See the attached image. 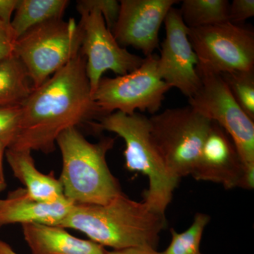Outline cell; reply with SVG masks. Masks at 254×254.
I'll list each match as a JSON object with an SVG mask.
<instances>
[{
  "instance_id": "obj_7",
  "label": "cell",
  "mask_w": 254,
  "mask_h": 254,
  "mask_svg": "<svg viewBox=\"0 0 254 254\" xmlns=\"http://www.w3.org/2000/svg\"><path fill=\"white\" fill-rule=\"evenodd\" d=\"M201 86L191 98L190 108L218 124L236 145L247 173L254 177V121L240 108L221 75L197 65Z\"/></svg>"
},
{
  "instance_id": "obj_8",
  "label": "cell",
  "mask_w": 254,
  "mask_h": 254,
  "mask_svg": "<svg viewBox=\"0 0 254 254\" xmlns=\"http://www.w3.org/2000/svg\"><path fill=\"white\" fill-rule=\"evenodd\" d=\"M158 60V55H150L131 72L101 78L93 100L105 116L115 111L132 115L136 110L153 115L160 109L171 87L159 76Z\"/></svg>"
},
{
  "instance_id": "obj_26",
  "label": "cell",
  "mask_w": 254,
  "mask_h": 254,
  "mask_svg": "<svg viewBox=\"0 0 254 254\" xmlns=\"http://www.w3.org/2000/svg\"><path fill=\"white\" fill-rule=\"evenodd\" d=\"M18 0H0V21L11 24Z\"/></svg>"
},
{
  "instance_id": "obj_29",
  "label": "cell",
  "mask_w": 254,
  "mask_h": 254,
  "mask_svg": "<svg viewBox=\"0 0 254 254\" xmlns=\"http://www.w3.org/2000/svg\"><path fill=\"white\" fill-rule=\"evenodd\" d=\"M0 254H18L4 241L0 240Z\"/></svg>"
},
{
  "instance_id": "obj_11",
  "label": "cell",
  "mask_w": 254,
  "mask_h": 254,
  "mask_svg": "<svg viewBox=\"0 0 254 254\" xmlns=\"http://www.w3.org/2000/svg\"><path fill=\"white\" fill-rule=\"evenodd\" d=\"M164 23L165 38L157 64L159 76L171 88L191 98L199 90L201 80L196 70L198 57L189 40V28L175 7L168 11Z\"/></svg>"
},
{
  "instance_id": "obj_3",
  "label": "cell",
  "mask_w": 254,
  "mask_h": 254,
  "mask_svg": "<svg viewBox=\"0 0 254 254\" xmlns=\"http://www.w3.org/2000/svg\"><path fill=\"white\" fill-rule=\"evenodd\" d=\"M115 143L111 137L91 143L76 127L60 133L56 140L63 158L59 180L66 199L75 205H104L123 193L106 160Z\"/></svg>"
},
{
  "instance_id": "obj_16",
  "label": "cell",
  "mask_w": 254,
  "mask_h": 254,
  "mask_svg": "<svg viewBox=\"0 0 254 254\" xmlns=\"http://www.w3.org/2000/svg\"><path fill=\"white\" fill-rule=\"evenodd\" d=\"M31 150L7 148L5 152L10 168L25 186L33 199L42 202H56L65 198L59 179L53 172L46 175L37 169Z\"/></svg>"
},
{
  "instance_id": "obj_12",
  "label": "cell",
  "mask_w": 254,
  "mask_h": 254,
  "mask_svg": "<svg viewBox=\"0 0 254 254\" xmlns=\"http://www.w3.org/2000/svg\"><path fill=\"white\" fill-rule=\"evenodd\" d=\"M190 175L197 181L213 182L227 190H254V177L247 173L233 140L213 122Z\"/></svg>"
},
{
  "instance_id": "obj_14",
  "label": "cell",
  "mask_w": 254,
  "mask_h": 254,
  "mask_svg": "<svg viewBox=\"0 0 254 254\" xmlns=\"http://www.w3.org/2000/svg\"><path fill=\"white\" fill-rule=\"evenodd\" d=\"M74 205L66 198L56 202L33 199L24 188H18L0 199V228L11 224L38 223L59 226Z\"/></svg>"
},
{
  "instance_id": "obj_13",
  "label": "cell",
  "mask_w": 254,
  "mask_h": 254,
  "mask_svg": "<svg viewBox=\"0 0 254 254\" xmlns=\"http://www.w3.org/2000/svg\"><path fill=\"white\" fill-rule=\"evenodd\" d=\"M177 0H122L117 22L112 29L120 46L141 50L145 58L159 48L158 33Z\"/></svg>"
},
{
  "instance_id": "obj_20",
  "label": "cell",
  "mask_w": 254,
  "mask_h": 254,
  "mask_svg": "<svg viewBox=\"0 0 254 254\" xmlns=\"http://www.w3.org/2000/svg\"><path fill=\"white\" fill-rule=\"evenodd\" d=\"M210 217L205 213H195L191 225L182 232L171 229V242L163 254H203L200 252V243L205 227Z\"/></svg>"
},
{
  "instance_id": "obj_18",
  "label": "cell",
  "mask_w": 254,
  "mask_h": 254,
  "mask_svg": "<svg viewBox=\"0 0 254 254\" xmlns=\"http://www.w3.org/2000/svg\"><path fill=\"white\" fill-rule=\"evenodd\" d=\"M33 88L22 63L16 56L0 61V106L21 105Z\"/></svg>"
},
{
  "instance_id": "obj_6",
  "label": "cell",
  "mask_w": 254,
  "mask_h": 254,
  "mask_svg": "<svg viewBox=\"0 0 254 254\" xmlns=\"http://www.w3.org/2000/svg\"><path fill=\"white\" fill-rule=\"evenodd\" d=\"M82 31L73 18L51 20L31 28L16 42L14 55L26 68L33 88L43 84L81 51Z\"/></svg>"
},
{
  "instance_id": "obj_25",
  "label": "cell",
  "mask_w": 254,
  "mask_h": 254,
  "mask_svg": "<svg viewBox=\"0 0 254 254\" xmlns=\"http://www.w3.org/2000/svg\"><path fill=\"white\" fill-rule=\"evenodd\" d=\"M16 41L11 26L0 21V61L14 56Z\"/></svg>"
},
{
  "instance_id": "obj_10",
  "label": "cell",
  "mask_w": 254,
  "mask_h": 254,
  "mask_svg": "<svg viewBox=\"0 0 254 254\" xmlns=\"http://www.w3.org/2000/svg\"><path fill=\"white\" fill-rule=\"evenodd\" d=\"M76 9L81 17L78 23L82 31L81 52L86 58L93 97L105 71L110 70L123 76L139 67L144 58L132 54L119 44L99 11L78 2Z\"/></svg>"
},
{
  "instance_id": "obj_22",
  "label": "cell",
  "mask_w": 254,
  "mask_h": 254,
  "mask_svg": "<svg viewBox=\"0 0 254 254\" xmlns=\"http://www.w3.org/2000/svg\"><path fill=\"white\" fill-rule=\"evenodd\" d=\"M21 115V105L0 106V138L7 142L9 146L17 135Z\"/></svg>"
},
{
  "instance_id": "obj_4",
  "label": "cell",
  "mask_w": 254,
  "mask_h": 254,
  "mask_svg": "<svg viewBox=\"0 0 254 254\" xmlns=\"http://www.w3.org/2000/svg\"><path fill=\"white\" fill-rule=\"evenodd\" d=\"M90 127L95 133L113 132L123 138L125 167L128 171L143 174L148 180L142 201L165 215L180 181L170 176L152 140L149 118L136 112L132 115L115 112Z\"/></svg>"
},
{
  "instance_id": "obj_24",
  "label": "cell",
  "mask_w": 254,
  "mask_h": 254,
  "mask_svg": "<svg viewBox=\"0 0 254 254\" xmlns=\"http://www.w3.org/2000/svg\"><path fill=\"white\" fill-rule=\"evenodd\" d=\"M254 16V0H233L229 6V21L237 25Z\"/></svg>"
},
{
  "instance_id": "obj_1",
  "label": "cell",
  "mask_w": 254,
  "mask_h": 254,
  "mask_svg": "<svg viewBox=\"0 0 254 254\" xmlns=\"http://www.w3.org/2000/svg\"><path fill=\"white\" fill-rule=\"evenodd\" d=\"M19 128L8 148L36 150L49 154L60 133L81 123L105 116L92 97L81 52L57 71L21 105Z\"/></svg>"
},
{
  "instance_id": "obj_15",
  "label": "cell",
  "mask_w": 254,
  "mask_h": 254,
  "mask_svg": "<svg viewBox=\"0 0 254 254\" xmlns=\"http://www.w3.org/2000/svg\"><path fill=\"white\" fill-rule=\"evenodd\" d=\"M23 237L32 254H106L104 247L82 240L59 226L23 224Z\"/></svg>"
},
{
  "instance_id": "obj_30",
  "label": "cell",
  "mask_w": 254,
  "mask_h": 254,
  "mask_svg": "<svg viewBox=\"0 0 254 254\" xmlns=\"http://www.w3.org/2000/svg\"><path fill=\"white\" fill-rule=\"evenodd\" d=\"M6 188V182H1L0 181V193L4 190Z\"/></svg>"
},
{
  "instance_id": "obj_5",
  "label": "cell",
  "mask_w": 254,
  "mask_h": 254,
  "mask_svg": "<svg viewBox=\"0 0 254 254\" xmlns=\"http://www.w3.org/2000/svg\"><path fill=\"white\" fill-rule=\"evenodd\" d=\"M152 140L170 176L191 175L212 123L193 108L166 109L149 118Z\"/></svg>"
},
{
  "instance_id": "obj_23",
  "label": "cell",
  "mask_w": 254,
  "mask_h": 254,
  "mask_svg": "<svg viewBox=\"0 0 254 254\" xmlns=\"http://www.w3.org/2000/svg\"><path fill=\"white\" fill-rule=\"evenodd\" d=\"M78 3L88 8L99 11L104 18L108 29L112 31L118 20L120 3L116 0H80Z\"/></svg>"
},
{
  "instance_id": "obj_17",
  "label": "cell",
  "mask_w": 254,
  "mask_h": 254,
  "mask_svg": "<svg viewBox=\"0 0 254 254\" xmlns=\"http://www.w3.org/2000/svg\"><path fill=\"white\" fill-rule=\"evenodd\" d=\"M68 0H18L11 26L16 39L47 21L63 17Z\"/></svg>"
},
{
  "instance_id": "obj_2",
  "label": "cell",
  "mask_w": 254,
  "mask_h": 254,
  "mask_svg": "<svg viewBox=\"0 0 254 254\" xmlns=\"http://www.w3.org/2000/svg\"><path fill=\"white\" fill-rule=\"evenodd\" d=\"M59 227L83 232L95 243L114 250L157 249L167 220L164 214L123 193L104 205H73Z\"/></svg>"
},
{
  "instance_id": "obj_19",
  "label": "cell",
  "mask_w": 254,
  "mask_h": 254,
  "mask_svg": "<svg viewBox=\"0 0 254 254\" xmlns=\"http://www.w3.org/2000/svg\"><path fill=\"white\" fill-rule=\"evenodd\" d=\"M229 6L227 0H184L179 10L187 27L196 28L229 21Z\"/></svg>"
},
{
  "instance_id": "obj_9",
  "label": "cell",
  "mask_w": 254,
  "mask_h": 254,
  "mask_svg": "<svg viewBox=\"0 0 254 254\" xmlns=\"http://www.w3.org/2000/svg\"><path fill=\"white\" fill-rule=\"evenodd\" d=\"M198 65L219 74L254 69V33L230 21L189 28Z\"/></svg>"
},
{
  "instance_id": "obj_28",
  "label": "cell",
  "mask_w": 254,
  "mask_h": 254,
  "mask_svg": "<svg viewBox=\"0 0 254 254\" xmlns=\"http://www.w3.org/2000/svg\"><path fill=\"white\" fill-rule=\"evenodd\" d=\"M8 146H9V143L0 138V181L1 182H5L4 169H3V157Z\"/></svg>"
},
{
  "instance_id": "obj_27",
  "label": "cell",
  "mask_w": 254,
  "mask_h": 254,
  "mask_svg": "<svg viewBox=\"0 0 254 254\" xmlns=\"http://www.w3.org/2000/svg\"><path fill=\"white\" fill-rule=\"evenodd\" d=\"M106 254H163L157 249L149 247H136L125 249L121 250H113L107 252Z\"/></svg>"
},
{
  "instance_id": "obj_21",
  "label": "cell",
  "mask_w": 254,
  "mask_h": 254,
  "mask_svg": "<svg viewBox=\"0 0 254 254\" xmlns=\"http://www.w3.org/2000/svg\"><path fill=\"white\" fill-rule=\"evenodd\" d=\"M220 75L240 108L254 121V69Z\"/></svg>"
}]
</instances>
